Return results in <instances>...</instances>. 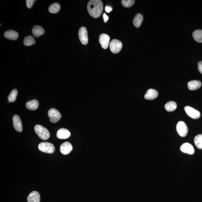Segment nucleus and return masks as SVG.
<instances>
[{"instance_id": "obj_1", "label": "nucleus", "mask_w": 202, "mask_h": 202, "mask_svg": "<svg viewBox=\"0 0 202 202\" xmlns=\"http://www.w3.org/2000/svg\"><path fill=\"white\" fill-rule=\"evenodd\" d=\"M103 9V3L100 0H91L88 3V12L94 18L100 17L102 13Z\"/></svg>"}, {"instance_id": "obj_2", "label": "nucleus", "mask_w": 202, "mask_h": 202, "mask_svg": "<svg viewBox=\"0 0 202 202\" xmlns=\"http://www.w3.org/2000/svg\"><path fill=\"white\" fill-rule=\"evenodd\" d=\"M35 133L42 140H48L50 138V134L49 131L45 127L40 125L37 124L35 127Z\"/></svg>"}, {"instance_id": "obj_3", "label": "nucleus", "mask_w": 202, "mask_h": 202, "mask_svg": "<svg viewBox=\"0 0 202 202\" xmlns=\"http://www.w3.org/2000/svg\"><path fill=\"white\" fill-rule=\"evenodd\" d=\"M38 149L42 152L48 154H53L55 151L54 145L49 142H42L38 145Z\"/></svg>"}, {"instance_id": "obj_4", "label": "nucleus", "mask_w": 202, "mask_h": 202, "mask_svg": "<svg viewBox=\"0 0 202 202\" xmlns=\"http://www.w3.org/2000/svg\"><path fill=\"white\" fill-rule=\"evenodd\" d=\"M48 115L50 122L52 123H56L61 118V115L59 111L56 109L52 108L48 112Z\"/></svg>"}, {"instance_id": "obj_5", "label": "nucleus", "mask_w": 202, "mask_h": 202, "mask_svg": "<svg viewBox=\"0 0 202 202\" xmlns=\"http://www.w3.org/2000/svg\"><path fill=\"white\" fill-rule=\"evenodd\" d=\"M123 47L122 42L117 40H112L110 44V48L112 53L117 54L119 53Z\"/></svg>"}, {"instance_id": "obj_6", "label": "nucleus", "mask_w": 202, "mask_h": 202, "mask_svg": "<svg viewBox=\"0 0 202 202\" xmlns=\"http://www.w3.org/2000/svg\"><path fill=\"white\" fill-rule=\"evenodd\" d=\"M176 130L179 134L182 137H185L188 132V128L186 124L183 121H179L176 125Z\"/></svg>"}, {"instance_id": "obj_7", "label": "nucleus", "mask_w": 202, "mask_h": 202, "mask_svg": "<svg viewBox=\"0 0 202 202\" xmlns=\"http://www.w3.org/2000/svg\"><path fill=\"white\" fill-rule=\"evenodd\" d=\"M79 37L81 43L84 45H87L89 42L87 29L82 27L80 28L79 31Z\"/></svg>"}, {"instance_id": "obj_8", "label": "nucleus", "mask_w": 202, "mask_h": 202, "mask_svg": "<svg viewBox=\"0 0 202 202\" xmlns=\"http://www.w3.org/2000/svg\"><path fill=\"white\" fill-rule=\"evenodd\" d=\"M184 110L189 117L193 119H197L200 118V113L197 110L193 108L190 106H186L184 108Z\"/></svg>"}, {"instance_id": "obj_9", "label": "nucleus", "mask_w": 202, "mask_h": 202, "mask_svg": "<svg viewBox=\"0 0 202 202\" xmlns=\"http://www.w3.org/2000/svg\"><path fill=\"white\" fill-rule=\"evenodd\" d=\"M110 37L106 34H102L100 36L99 41L101 46L104 49H106L110 45Z\"/></svg>"}, {"instance_id": "obj_10", "label": "nucleus", "mask_w": 202, "mask_h": 202, "mask_svg": "<svg viewBox=\"0 0 202 202\" xmlns=\"http://www.w3.org/2000/svg\"><path fill=\"white\" fill-rule=\"evenodd\" d=\"M13 124L14 127L16 131L19 132L23 131V126L22 120L20 117L17 115H15L13 117Z\"/></svg>"}, {"instance_id": "obj_11", "label": "nucleus", "mask_w": 202, "mask_h": 202, "mask_svg": "<svg viewBox=\"0 0 202 202\" xmlns=\"http://www.w3.org/2000/svg\"><path fill=\"white\" fill-rule=\"evenodd\" d=\"M181 151L186 154L193 155L195 152V150L193 146L190 143H185L180 146Z\"/></svg>"}, {"instance_id": "obj_12", "label": "nucleus", "mask_w": 202, "mask_h": 202, "mask_svg": "<svg viewBox=\"0 0 202 202\" xmlns=\"http://www.w3.org/2000/svg\"><path fill=\"white\" fill-rule=\"evenodd\" d=\"M72 145L69 142H65L61 144L60 147V151L63 155L69 154L72 150Z\"/></svg>"}, {"instance_id": "obj_13", "label": "nucleus", "mask_w": 202, "mask_h": 202, "mask_svg": "<svg viewBox=\"0 0 202 202\" xmlns=\"http://www.w3.org/2000/svg\"><path fill=\"white\" fill-rule=\"evenodd\" d=\"M71 134L70 132L65 128H61L58 130L57 134V136L60 139H66L70 137Z\"/></svg>"}, {"instance_id": "obj_14", "label": "nucleus", "mask_w": 202, "mask_h": 202, "mask_svg": "<svg viewBox=\"0 0 202 202\" xmlns=\"http://www.w3.org/2000/svg\"><path fill=\"white\" fill-rule=\"evenodd\" d=\"M158 95V92L155 89H150L145 95V98L148 100H153Z\"/></svg>"}, {"instance_id": "obj_15", "label": "nucleus", "mask_w": 202, "mask_h": 202, "mask_svg": "<svg viewBox=\"0 0 202 202\" xmlns=\"http://www.w3.org/2000/svg\"><path fill=\"white\" fill-rule=\"evenodd\" d=\"M40 193L36 191L31 193L27 197L28 202H40Z\"/></svg>"}, {"instance_id": "obj_16", "label": "nucleus", "mask_w": 202, "mask_h": 202, "mask_svg": "<svg viewBox=\"0 0 202 202\" xmlns=\"http://www.w3.org/2000/svg\"><path fill=\"white\" fill-rule=\"evenodd\" d=\"M4 35L6 38L11 40H16L19 36L18 32L14 30L6 31L5 32Z\"/></svg>"}, {"instance_id": "obj_17", "label": "nucleus", "mask_w": 202, "mask_h": 202, "mask_svg": "<svg viewBox=\"0 0 202 202\" xmlns=\"http://www.w3.org/2000/svg\"><path fill=\"white\" fill-rule=\"evenodd\" d=\"M33 35L35 37H38L45 33V30L42 27L40 26H35L32 30Z\"/></svg>"}, {"instance_id": "obj_18", "label": "nucleus", "mask_w": 202, "mask_h": 202, "mask_svg": "<svg viewBox=\"0 0 202 202\" xmlns=\"http://www.w3.org/2000/svg\"><path fill=\"white\" fill-rule=\"evenodd\" d=\"M39 105L38 101L36 99L29 101L26 104L27 108L31 110H37L38 108Z\"/></svg>"}, {"instance_id": "obj_19", "label": "nucleus", "mask_w": 202, "mask_h": 202, "mask_svg": "<svg viewBox=\"0 0 202 202\" xmlns=\"http://www.w3.org/2000/svg\"><path fill=\"white\" fill-rule=\"evenodd\" d=\"M201 86V82L199 81H192L188 83V89L190 90H196V89H199Z\"/></svg>"}, {"instance_id": "obj_20", "label": "nucleus", "mask_w": 202, "mask_h": 202, "mask_svg": "<svg viewBox=\"0 0 202 202\" xmlns=\"http://www.w3.org/2000/svg\"><path fill=\"white\" fill-rule=\"evenodd\" d=\"M143 20V17L142 14L140 13L137 14L133 19V25L137 28H139L141 27Z\"/></svg>"}, {"instance_id": "obj_21", "label": "nucleus", "mask_w": 202, "mask_h": 202, "mask_svg": "<svg viewBox=\"0 0 202 202\" xmlns=\"http://www.w3.org/2000/svg\"><path fill=\"white\" fill-rule=\"evenodd\" d=\"M61 9L59 4L58 3H55L51 4L49 7L48 10L50 13L56 14L59 12Z\"/></svg>"}, {"instance_id": "obj_22", "label": "nucleus", "mask_w": 202, "mask_h": 202, "mask_svg": "<svg viewBox=\"0 0 202 202\" xmlns=\"http://www.w3.org/2000/svg\"><path fill=\"white\" fill-rule=\"evenodd\" d=\"M194 40L198 43H202V30H197L193 33Z\"/></svg>"}, {"instance_id": "obj_23", "label": "nucleus", "mask_w": 202, "mask_h": 202, "mask_svg": "<svg viewBox=\"0 0 202 202\" xmlns=\"http://www.w3.org/2000/svg\"><path fill=\"white\" fill-rule=\"evenodd\" d=\"M177 108V104L173 101L167 102L165 105V110L168 112H172Z\"/></svg>"}, {"instance_id": "obj_24", "label": "nucleus", "mask_w": 202, "mask_h": 202, "mask_svg": "<svg viewBox=\"0 0 202 202\" xmlns=\"http://www.w3.org/2000/svg\"><path fill=\"white\" fill-rule=\"evenodd\" d=\"M35 44V40L34 37L31 36H28L25 37L24 40V44L26 46H31Z\"/></svg>"}, {"instance_id": "obj_25", "label": "nucleus", "mask_w": 202, "mask_h": 202, "mask_svg": "<svg viewBox=\"0 0 202 202\" xmlns=\"http://www.w3.org/2000/svg\"><path fill=\"white\" fill-rule=\"evenodd\" d=\"M195 145L199 149H202V134H198L194 139Z\"/></svg>"}, {"instance_id": "obj_26", "label": "nucleus", "mask_w": 202, "mask_h": 202, "mask_svg": "<svg viewBox=\"0 0 202 202\" xmlns=\"http://www.w3.org/2000/svg\"><path fill=\"white\" fill-rule=\"evenodd\" d=\"M18 92L16 89H14L11 91L10 94L8 97V100L10 102H14L16 100Z\"/></svg>"}, {"instance_id": "obj_27", "label": "nucleus", "mask_w": 202, "mask_h": 202, "mask_svg": "<svg viewBox=\"0 0 202 202\" xmlns=\"http://www.w3.org/2000/svg\"><path fill=\"white\" fill-rule=\"evenodd\" d=\"M121 4L123 6L126 8L131 7L134 4L135 1L133 0H122Z\"/></svg>"}, {"instance_id": "obj_28", "label": "nucleus", "mask_w": 202, "mask_h": 202, "mask_svg": "<svg viewBox=\"0 0 202 202\" xmlns=\"http://www.w3.org/2000/svg\"><path fill=\"white\" fill-rule=\"evenodd\" d=\"M35 1V0H26V6L28 9H31Z\"/></svg>"}, {"instance_id": "obj_29", "label": "nucleus", "mask_w": 202, "mask_h": 202, "mask_svg": "<svg viewBox=\"0 0 202 202\" xmlns=\"http://www.w3.org/2000/svg\"><path fill=\"white\" fill-rule=\"evenodd\" d=\"M198 69L200 72L202 74V61L199 62L198 64Z\"/></svg>"}, {"instance_id": "obj_30", "label": "nucleus", "mask_w": 202, "mask_h": 202, "mask_svg": "<svg viewBox=\"0 0 202 202\" xmlns=\"http://www.w3.org/2000/svg\"><path fill=\"white\" fill-rule=\"evenodd\" d=\"M112 9L111 7L110 6H107L105 7V11L107 13H109L111 12L112 10Z\"/></svg>"}, {"instance_id": "obj_31", "label": "nucleus", "mask_w": 202, "mask_h": 202, "mask_svg": "<svg viewBox=\"0 0 202 202\" xmlns=\"http://www.w3.org/2000/svg\"><path fill=\"white\" fill-rule=\"evenodd\" d=\"M103 17L104 19V22H105V23L108 20L109 17L108 16H107L105 13H104L103 14Z\"/></svg>"}]
</instances>
